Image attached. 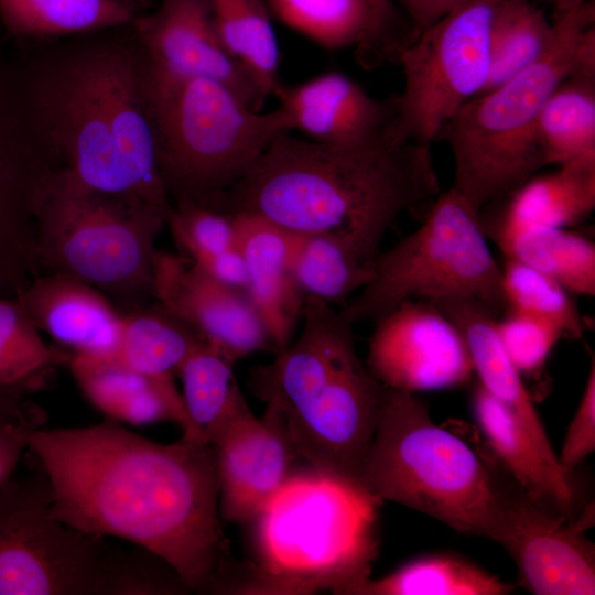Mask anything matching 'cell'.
<instances>
[{
    "label": "cell",
    "instance_id": "5b68a950",
    "mask_svg": "<svg viewBox=\"0 0 595 595\" xmlns=\"http://www.w3.org/2000/svg\"><path fill=\"white\" fill-rule=\"evenodd\" d=\"M381 502L310 467L293 474L249 522L253 559L234 594L349 595L378 556Z\"/></svg>",
    "mask_w": 595,
    "mask_h": 595
},
{
    "label": "cell",
    "instance_id": "cb8c5ba5",
    "mask_svg": "<svg viewBox=\"0 0 595 595\" xmlns=\"http://www.w3.org/2000/svg\"><path fill=\"white\" fill-rule=\"evenodd\" d=\"M495 224L485 235L524 227L569 228L595 208V155L559 165L550 175L531 177L508 195Z\"/></svg>",
    "mask_w": 595,
    "mask_h": 595
},
{
    "label": "cell",
    "instance_id": "30bf717a",
    "mask_svg": "<svg viewBox=\"0 0 595 595\" xmlns=\"http://www.w3.org/2000/svg\"><path fill=\"white\" fill-rule=\"evenodd\" d=\"M480 213L454 187L441 192L421 225L374 262L372 275L342 311L354 324L378 321L405 301H476L506 307L501 269Z\"/></svg>",
    "mask_w": 595,
    "mask_h": 595
},
{
    "label": "cell",
    "instance_id": "ab89813d",
    "mask_svg": "<svg viewBox=\"0 0 595 595\" xmlns=\"http://www.w3.org/2000/svg\"><path fill=\"white\" fill-rule=\"evenodd\" d=\"M45 421L44 411L31 400L14 407H0V488L12 474L36 430Z\"/></svg>",
    "mask_w": 595,
    "mask_h": 595
},
{
    "label": "cell",
    "instance_id": "7a4b0ae2",
    "mask_svg": "<svg viewBox=\"0 0 595 595\" xmlns=\"http://www.w3.org/2000/svg\"><path fill=\"white\" fill-rule=\"evenodd\" d=\"M41 42L24 90L58 170L167 218L173 205L158 166L147 55L131 23Z\"/></svg>",
    "mask_w": 595,
    "mask_h": 595
},
{
    "label": "cell",
    "instance_id": "3957f363",
    "mask_svg": "<svg viewBox=\"0 0 595 595\" xmlns=\"http://www.w3.org/2000/svg\"><path fill=\"white\" fill-rule=\"evenodd\" d=\"M440 193L431 144L411 139L398 120L353 144L279 137L218 210L253 214L302 236L337 234L376 260L394 220L423 218Z\"/></svg>",
    "mask_w": 595,
    "mask_h": 595
},
{
    "label": "cell",
    "instance_id": "1f68e13d",
    "mask_svg": "<svg viewBox=\"0 0 595 595\" xmlns=\"http://www.w3.org/2000/svg\"><path fill=\"white\" fill-rule=\"evenodd\" d=\"M374 262L342 236L321 232L300 236L293 271L304 298L333 304L368 283Z\"/></svg>",
    "mask_w": 595,
    "mask_h": 595
},
{
    "label": "cell",
    "instance_id": "44dd1931",
    "mask_svg": "<svg viewBox=\"0 0 595 595\" xmlns=\"http://www.w3.org/2000/svg\"><path fill=\"white\" fill-rule=\"evenodd\" d=\"M234 215L238 228L237 246L248 271L247 294L278 353L291 343L305 300L293 271L301 235L253 214Z\"/></svg>",
    "mask_w": 595,
    "mask_h": 595
},
{
    "label": "cell",
    "instance_id": "74e56055",
    "mask_svg": "<svg viewBox=\"0 0 595 595\" xmlns=\"http://www.w3.org/2000/svg\"><path fill=\"white\" fill-rule=\"evenodd\" d=\"M165 225L181 255L196 260L236 247L238 228L234 214L191 204L173 205Z\"/></svg>",
    "mask_w": 595,
    "mask_h": 595
},
{
    "label": "cell",
    "instance_id": "ee69618b",
    "mask_svg": "<svg viewBox=\"0 0 595 595\" xmlns=\"http://www.w3.org/2000/svg\"><path fill=\"white\" fill-rule=\"evenodd\" d=\"M459 0H401L410 21L412 41Z\"/></svg>",
    "mask_w": 595,
    "mask_h": 595
},
{
    "label": "cell",
    "instance_id": "d4e9b609",
    "mask_svg": "<svg viewBox=\"0 0 595 595\" xmlns=\"http://www.w3.org/2000/svg\"><path fill=\"white\" fill-rule=\"evenodd\" d=\"M68 356L45 342L17 296L0 294V407L31 400Z\"/></svg>",
    "mask_w": 595,
    "mask_h": 595
},
{
    "label": "cell",
    "instance_id": "6da1fadb",
    "mask_svg": "<svg viewBox=\"0 0 595 595\" xmlns=\"http://www.w3.org/2000/svg\"><path fill=\"white\" fill-rule=\"evenodd\" d=\"M29 450L52 489V515L163 559L191 592L224 594L237 578L219 521L216 455L182 437L164 444L106 419L40 428Z\"/></svg>",
    "mask_w": 595,
    "mask_h": 595
},
{
    "label": "cell",
    "instance_id": "4dcf8cb0",
    "mask_svg": "<svg viewBox=\"0 0 595 595\" xmlns=\"http://www.w3.org/2000/svg\"><path fill=\"white\" fill-rule=\"evenodd\" d=\"M282 23L328 50L356 47L358 63L369 68L375 19L368 0H267Z\"/></svg>",
    "mask_w": 595,
    "mask_h": 595
},
{
    "label": "cell",
    "instance_id": "9a60e30c",
    "mask_svg": "<svg viewBox=\"0 0 595 595\" xmlns=\"http://www.w3.org/2000/svg\"><path fill=\"white\" fill-rule=\"evenodd\" d=\"M581 522L528 498L516 486L496 539L519 582L536 595L595 594V548Z\"/></svg>",
    "mask_w": 595,
    "mask_h": 595
},
{
    "label": "cell",
    "instance_id": "52a82bcc",
    "mask_svg": "<svg viewBox=\"0 0 595 595\" xmlns=\"http://www.w3.org/2000/svg\"><path fill=\"white\" fill-rule=\"evenodd\" d=\"M360 484L382 501L494 541L515 489L468 443L435 424L415 394L388 388Z\"/></svg>",
    "mask_w": 595,
    "mask_h": 595
},
{
    "label": "cell",
    "instance_id": "9c48e42d",
    "mask_svg": "<svg viewBox=\"0 0 595 595\" xmlns=\"http://www.w3.org/2000/svg\"><path fill=\"white\" fill-rule=\"evenodd\" d=\"M165 220L140 198L90 188L57 170L35 221L41 273L86 282L121 311L148 304Z\"/></svg>",
    "mask_w": 595,
    "mask_h": 595
},
{
    "label": "cell",
    "instance_id": "4316f807",
    "mask_svg": "<svg viewBox=\"0 0 595 595\" xmlns=\"http://www.w3.org/2000/svg\"><path fill=\"white\" fill-rule=\"evenodd\" d=\"M141 12L134 0H0L8 33L37 41L122 26Z\"/></svg>",
    "mask_w": 595,
    "mask_h": 595
},
{
    "label": "cell",
    "instance_id": "e575fe53",
    "mask_svg": "<svg viewBox=\"0 0 595 595\" xmlns=\"http://www.w3.org/2000/svg\"><path fill=\"white\" fill-rule=\"evenodd\" d=\"M547 165L595 155V79L567 76L540 118Z\"/></svg>",
    "mask_w": 595,
    "mask_h": 595
},
{
    "label": "cell",
    "instance_id": "d6986e66",
    "mask_svg": "<svg viewBox=\"0 0 595 595\" xmlns=\"http://www.w3.org/2000/svg\"><path fill=\"white\" fill-rule=\"evenodd\" d=\"M17 298L39 331L68 353H118L122 311L90 284L42 272Z\"/></svg>",
    "mask_w": 595,
    "mask_h": 595
},
{
    "label": "cell",
    "instance_id": "8d00e7d4",
    "mask_svg": "<svg viewBox=\"0 0 595 595\" xmlns=\"http://www.w3.org/2000/svg\"><path fill=\"white\" fill-rule=\"evenodd\" d=\"M131 545L111 544L106 595H171L191 592L163 559L147 549Z\"/></svg>",
    "mask_w": 595,
    "mask_h": 595
},
{
    "label": "cell",
    "instance_id": "8992f818",
    "mask_svg": "<svg viewBox=\"0 0 595 595\" xmlns=\"http://www.w3.org/2000/svg\"><path fill=\"white\" fill-rule=\"evenodd\" d=\"M145 91L159 172L172 205L219 209L268 148L293 132L279 107L255 110L226 85L166 71L148 56Z\"/></svg>",
    "mask_w": 595,
    "mask_h": 595
},
{
    "label": "cell",
    "instance_id": "ac0fdd59",
    "mask_svg": "<svg viewBox=\"0 0 595 595\" xmlns=\"http://www.w3.org/2000/svg\"><path fill=\"white\" fill-rule=\"evenodd\" d=\"M273 95L292 130L323 144L363 142L399 120L397 94L375 98L340 72H326L293 86L281 84Z\"/></svg>",
    "mask_w": 595,
    "mask_h": 595
},
{
    "label": "cell",
    "instance_id": "d590c367",
    "mask_svg": "<svg viewBox=\"0 0 595 595\" xmlns=\"http://www.w3.org/2000/svg\"><path fill=\"white\" fill-rule=\"evenodd\" d=\"M500 269L506 310L547 320L559 326L566 337L583 335L584 320L571 293L560 283L513 259L505 258Z\"/></svg>",
    "mask_w": 595,
    "mask_h": 595
},
{
    "label": "cell",
    "instance_id": "836d02e7",
    "mask_svg": "<svg viewBox=\"0 0 595 595\" xmlns=\"http://www.w3.org/2000/svg\"><path fill=\"white\" fill-rule=\"evenodd\" d=\"M555 33L554 23L533 1L500 0L491 28L488 76L480 93L501 85L540 60L552 46Z\"/></svg>",
    "mask_w": 595,
    "mask_h": 595
},
{
    "label": "cell",
    "instance_id": "f1b7e54d",
    "mask_svg": "<svg viewBox=\"0 0 595 595\" xmlns=\"http://www.w3.org/2000/svg\"><path fill=\"white\" fill-rule=\"evenodd\" d=\"M513 589L464 558L432 554L413 559L380 578L369 576L349 595H506Z\"/></svg>",
    "mask_w": 595,
    "mask_h": 595
},
{
    "label": "cell",
    "instance_id": "ba28073f",
    "mask_svg": "<svg viewBox=\"0 0 595 595\" xmlns=\"http://www.w3.org/2000/svg\"><path fill=\"white\" fill-rule=\"evenodd\" d=\"M553 23L554 42L540 60L467 100L440 133L454 159L452 187L479 213L547 165L541 113L567 77L580 37L595 25V4L585 1Z\"/></svg>",
    "mask_w": 595,
    "mask_h": 595
},
{
    "label": "cell",
    "instance_id": "b9f144b4",
    "mask_svg": "<svg viewBox=\"0 0 595 595\" xmlns=\"http://www.w3.org/2000/svg\"><path fill=\"white\" fill-rule=\"evenodd\" d=\"M375 19V41L369 68L387 61L398 60L401 51L411 42L401 30L399 15L392 0H368Z\"/></svg>",
    "mask_w": 595,
    "mask_h": 595
},
{
    "label": "cell",
    "instance_id": "8fae6325",
    "mask_svg": "<svg viewBox=\"0 0 595 595\" xmlns=\"http://www.w3.org/2000/svg\"><path fill=\"white\" fill-rule=\"evenodd\" d=\"M40 469L0 488V595H105L110 543L51 512Z\"/></svg>",
    "mask_w": 595,
    "mask_h": 595
},
{
    "label": "cell",
    "instance_id": "5bb4252c",
    "mask_svg": "<svg viewBox=\"0 0 595 595\" xmlns=\"http://www.w3.org/2000/svg\"><path fill=\"white\" fill-rule=\"evenodd\" d=\"M153 299L232 365L256 351L275 350L247 292L212 279L181 253L158 250Z\"/></svg>",
    "mask_w": 595,
    "mask_h": 595
},
{
    "label": "cell",
    "instance_id": "bcb514c9",
    "mask_svg": "<svg viewBox=\"0 0 595 595\" xmlns=\"http://www.w3.org/2000/svg\"><path fill=\"white\" fill-rule=\"evenodd\" d=\"M142 10H144L149 4L152 2V0H134Z\"/></svg>",
    "mask_w": 595,
    "mask_h": 595
},
{
    "label": "cell",
    "instance_id": "277c9868",
    "mask_svg": "<svg viewBox=\"0 0 595 595\" xmlns=\"http://www.w3.org/2000/svg\"><path fill=\"white\" fill-rule=\"evenodd\" d=\"M295 342L251 377L256 396L283 420L312 469L360 484L387 388L357 355L353 323L332 304L305 298Z\"/></svg>",
    "mask_w": 595,
    "mask_h": 595
},
{
    "label": "cell",
    "instance_id": "7c38bea8",
    "mask_svg": "<svg viewBox=\"0 0 595 595\" xmlns=\"http://www.w3.org/2000/svg\"><path fill=\"white\" fill-rule=\"evenodd\" d=\"M499 1L459 0L399 54L404 84L397 94L398 115L414 141L437 140L455 112L480 93Z\"/></svg>",
    "mask_w": 595,
    "mask_h": 595
},
{
    "label": "cell",
    "instance_id": "f6af8a7d",
    "mask_svg": "<svg viewBox=\"0 0 595 595\" xmlns=\"http://www.w3.org/2000/svg\"><path fill=\"white\" fill-rule=\"evenodd\" d=\"M534 3L540 2L552 8L555 13V18L572 11L573 9L580 7L587 0H531Z\"/></svg>",
    "mask_w": 595,
    "mask_h": 595
},
{
    "label": "cell",
    "instance_id": "d6a6232c",
    "mask_svg": "<svg viewBox=\"0 0 595 595\" xmlns=\"http://www.w3.org/2000/svg\"><path fill=\"white\" fill-rule=\"evenodd\" d=\"M220 39L267 96L280 80V52L267 0H209Z\"/></svg>",
    "mask_w": 595,
    "mask_h": 595
},
{
    "label": "cell",
    "instance_id": "f546056e",
    "mask_svg": "<svg viewBox=\"0 0 595 595\" xmlns=\"http://www.w3.org/2000/svg\"><path fill=\"white\" fill-rule=\"evenodd\" d=\"M202 344L205 343L192 328L155 301L122 311L117 355L143 374L174 378Z\"/></svg>",
    "mask_w": 595,
    "mask_h": 595
},
{
    "label": "cell",
    "instance_id": "f35d334b",
    "mask_svg": "<svg viewBox=\"0 0 595 595\" xmlns=\"http://www.w3.org/2000/svg\"><path fill=\"white\" fill-rule=\"evenodd\" d=\"M496 329L506 354L521 376L540 374L553 347L566 337L555 324L512 310L496 318Z\"/></svg>",
    "mask_w": 595,
    "mask_h": 595
},
{
    "label": "cell",
    "instance_id": "2e32d148",
    "mask_svg": "<svg viewBox=\"0 0 595 595\" xmlns=\"http://www.w3.org/2000/svg\"><path fill=\"white\" fill-rule=\"evenodd\" d=\"M131 26L149 60L186 76L219 82L249 107L262 110L267 94L230 55L218 33L209 0H160Z\"/></svg>",
    "mask_w": 595,
    "mask_h": 595
},
{
    "label": "cell",
    "instance_id": "484cf974",
    "mask_svg": "<svg viewBox=\"0 0 595 595\" xmlns=\"http://www.w3.org/2000/svg\"><path fill=\"white\" fill-rule=\"evenodd\" d=\"M234 365L206 344L185 359L177 376L190 421L191 440L213 445L241 415L250 411L232 371Z\"/></svg>",
    "mask_w": 595,
    "mask_h": 595
},
{
    "label": "cell",
    "instance_id": "83f0119b",
    "mask_svg": "<svg viewBox=\"0 0 595 595\" xmlns=\"http://www.w3.org/2000/svg\"><path fill=\"white\" fill-rule=\"evenodd\" d=\"M505 258L522 262L570 293L594 296L595 244L569 228L524 227L487 235Z\"/></svg>",
    "mask_w": 595,
    "mask_h": 595
},
{
    "label": "cell",
    "instance_id": "7bdbcfd3",
    "mask_svg": "<svg viewBox=\"0 0 595 595\" xmlns=\"http://www.w3.org/2000/svg\"><path fill=\"white\" fill-rule=\"evenodd\" d=\"M191 261L219 283L247 292L248 271L238 246Z\"/></svg>",
    "mask_w": 595,
    "mask_h": 595
},
{
    "label": "cell",
    "instance_id": "4fadbf2b",
    "mask_svg": "<svg viewBox=\"0 0 595 595\" xmlns=\"http://www.w3.org/2000/svg\"><path fill=\"white\" fill-rule=\"evenodd\" d=\"M366 366L383 387L413 394L459 387L474 375L459 327L423 301H405L376 321Z\"/></svg>",
    "mask_w": 595,
    "mask_h": 595
},
{
    "label": "cell",
    "instance_id": "ffe728a7",
    "mask_svg": "<svg viewBox=\"0 0 595 595\" xmlns=\"http://www.w3.org/2000/svg\"><path fill=\"white\" fill-rule=\"evenodd\" d=\"M474 418L512 482L531 500L580 521L585 507L574 477L547 452L520 420L479 382L472 392Z\"/></svg>",
    "mask_w": 595,
    "mask_h": 595
},
{
    "label": "cell",
    "instance_id": "60d3db41",
    "mask_svg": "<svg viewBox=\"0 0 595 595\" xmlns=\"http://www.w3.org/2000/svg\"><path fill=\"white\" fill-rule=\"evenodd\" d=\"M595 451V360L592 359L585 388L569 425L558 461L563 468L575 472Z\"/></svg>",
    "mask_w": 595,
    "mask_h": 595
},
{
    "label": "cell",
    "instance_id": "e0dca14e",
    "mask_svg": "<svg viewBox=\"0 0 595 595\" xmlns=\"http://www.w3.org/2000/svg\"><path fill=\"white\" fill-rule=\"evenodd\" d=\"M212 446L216 455L219 513L228 522L249 524L274 493L303 469L299 467L303 458L282 418L270 404L260 419L251 410L241 415Z\"/></svg>",
    "mask_w": 595,
    "mask_h": 595
},
{
    "label": "cell",
    "instance_id": "7402d4cb",
    "mask_svg": "<svg viewBox=\"0 0 595 595\" xmlns=\"http://www.w3.org/2000/svg\"><path fill=\"white\" fill-rule=\"evenodd\" d=\"M66 365L84 397L106 419L131 425L172 421L190 433V421L173 377H153L117 354L69 353Z\"/></svg>",
    "mask_w": 595,
    "mask_h": 595
},
{
    "label": "cell",
    "instance_id": "603a6c76",
    "mask_svg": "<svg viewBox=\"0 0 595 595\" xmlns=\"http://www.w3.org/2000/svg\"><path fill=\"white\" fill-rule=\"evenodd\" d=\"M435 305L462 331L479 383L520 420L547 452L555 454L522 376L500 343L496 329L497 313L476 301H450Z\"/></svg>",
    "mask_w": 595,
    "mask_h": 595
}]
</instances>
